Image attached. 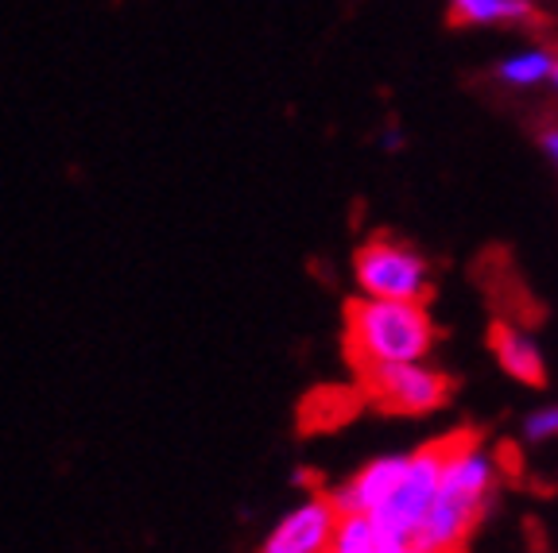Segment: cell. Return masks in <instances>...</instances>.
Wrapping results in <instances>:
<instances>
[{"label":"cell","instance_id":"cell-4","mask_svg":"<svg viewBox=\"0 0 558 553\" xmlns=\"http://www.w3.org/2000/svg\"><path fill=\"white\" fill-rule=\"evenodd\" d=\"M353 279H357L361 294L373 303H415L423 306V298L430 294V268L411 244L376 241L361 244L353 256Z\"/></svg>","mask_w":558,"mask_h":553},{"label":"cell","instance_id":"cell-7","mask_svg":"<svg viewBox=\"0 0 558 553\" xmlns=\"http://www.w3.org/2000/svg\"><path fill=\"white\" fill-rule=\"evenodd\" d=\"M411 453H388V457L368 460L365 468L349 476L345 484L333 488L330 500L341 511V519H373L384 503L392 500V492L400 488L403 472H408Z\"/></svg>","mask_w":558,"mask_h":553},{"label":"cell","instance_id":"cell-2","mask_svg":"<svg viewBox=\"0 0 558 553\" xmlns=\"http://www.w3.org/2000/svg\"><path fill=\"white\" fill-rule=\"evenodd\" d=\"M435 348V321L415 303H373L353 298L345 306V356L353 372L384 364H418Z\"/></svg>","mask_w":558,"mask_h":553},{"label":"cell","instance_id":"cell-6","mask_svg":"<svg viewBox=\"0 0 558 553\" xmlns=\"http://www.w3.org/2000/svg\"><path fill=\"white\" fill-rule=\"evenodd\" d=\"M341 530V511L330 495H311L295 511H288L264 538L260 553H330Z\"/></svg>","mask_w":558,"mask_h":553},{"label":"cell","instance_id":"cell-1","mask_svg":"<svg viewBox=\"0 0 558 553\" xmlns=\"http://www.w3.org/2000/svg\"><path fill=\"white\" fill-rule=\"evenodd\" d=\"M497 484V457L481 445L477 433H458L450 460H446L442 484H438L427 519L411 542V553H462L477 523L485 519Z\"/></svg>","mask_w":558,"mask_h":553},{"label":"cell","instance_id":"cell-3","mask_svg":"<svg viewBox=\"0 0 558 553\" xmlns=\"http://www.w3.org/2000/svg\"><path fill=\"white\" fill-rule=\"evenodd\" d=\"M453 438H458V433H446V438H435L430 445L411 453L408 472H403L392 500L368 519L376 527V534L388 545L411 550V542H415L418 527H423L430 503H435V495H438V484H442L446 460H450V453H453Z\"/></svg>","mask_w":558,"mask_h":553},{"label":"cell","instance_id":"cell-9","mask_svg":"<svg viewBox=\"0 0 558 553\" xmlns=\"http://www.w3.org/2000/svg\"><path fill=\"white\" fill-rule=\"evenodd\" d=\"M527 16H535V4H527V0H458V4H450V20L465 27L505 24V20Z\"/></svg>","mask_w":558,"mask_h":553},{"label":"cell","instance_id":"cell-13","mask_svg":"<svg viewBox=\"0 0 558 553\" xmlns=\"http://www.w3.org/2000/svg\"><path fill=\"white\" fill-rule=\"evenodd\" d=\"M384 553H411V550H403V545H388Z\"/></svg>","mask_w":558,"mask_h":553},{"label":"cell","instance_id":"cell-14","mask_svg":"<svg viewBox=\"0 0 558 553\" xmlns=\"http://www.w3.org/2000/svg\"><path fill=\"white\" fill-rule=\"evenodd\" d=\"M555 86H558V66H555Z\"/></svg>","mask_w":558,"mask_h":553},{"label":"cell","instance_id":"cell-8","mask_svg":"<svg viewBox=\"0 0 558 553\" xmlns=\"http://www.w3.org/2000/svg\"><path fill=\"white\" fill-rule=\"evenodd\" d=\"M488 353L497 356V364L515 383H527V388L547 383V360H543L532 333H523V329L508 325V321H493L488 325Z\"/></svg>","mask_w":558,"mask_h":553},{"label":"cell","instance_id":"cell-12","mask_svg":"<svg viewBox=\"0 0 558 553\" xmlns=\"http://www.w3.org/2000/svg\"><path fill=\"white\" fill-rule=\"evenodd\" d=\"M539 144H543V151L550 156V163L558 167V128H547V132H543Z\"/></svg>","mask_w":558,"mask_h":553},{"label":"cell","instance_id":"cell-5","mask_svg":"<svg viewBox=\"0 0 558 553\" xmlns=\"http://www.w3.org/2000/svg\"><path fill=\"white\" fill-rule=\"evenodd\" d=\"M361 398L384 415L418 418L446 407L453 395V380L427 364H384V368H361L357 372Z\"/></svg>","mask_w":558,"mask_h":553},{"label":"cell","instance_id":"cell-11","mask_svg":"<svg viewBox=\"0 0 558 553\" xmlns=\"http://www.w3.org/2000/svg\"><path fill=\"white\" fill-rule=\"evenodd\" d=\"M523 438L543 445V441H555L558 438V403H547V407L532 410V415L523 418Z\"/></svg>","mask_w":558,"mask_h":553},{"label":"cell","instance_id":"cell-10","mask_svg":"<svg viewBox=\"0 0 558 553\" xmlns=\"http://www.w3.org/2000/svg\"><path fill=\"white\" fill-rule=\"evenodd\" d=\"M555 66H558L555 54L543 51V47H532V51L508 54L497 66V78L505 82V86H539V82L555 78Z\"/></svg>","mask_w":558,"mask_h":553}]
</instances>
